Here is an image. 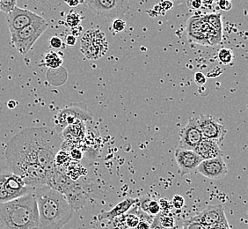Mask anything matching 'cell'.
<instances>
[{"label": "cell", "mask_w": 248, "mask_h": 229, "mask_svg": "<svg viewBox=\"0 0 248 229\" xmlns=\"http://www.w3.org/2000/svg\"><path fill=\"white\" fill-rule=\"evenodd\" d=\"M48 26V22L42 18L24 29L11 33V41L16 50L21 55H26L45 32Z\"/></svg>", "instance_id": "obj_4"}, {"label": "cell", "mask_w": 248, "mask_h": 229, "mask_svg": "<svg viewBox=\"0 0 248 229\" xmlns=\"http://www.w3.org/2000/svg\"><path fill=\"white\" fill-rule=\"evenodd\" d=\"M196 118L202 138L213 140L217 144L224 140L227 129L216 117L209 114H201Z\"/></svg>", "instance_id": "obj_10"}, {"label": "cell", "mask_w": 248, "mask_h": 229, "mask_svg": "<svg viewBox=\"0 0 248 229\" xmlns=\"http://www.w3.org/2000/svg\"><path fill=\"white\" fill-rule=\"evenodd\" d=\"M69 155H70V157H71L72 160H74V161H76V162L80 161L82 158H83V153H82L81 151H80L79 149H78V148L72 149V151L69 153Z\"/></svg>", "instance_id": "obj_35"}, {"label": "cell", "mask_w": 248, "mask_h": 229, "mask_svg": "<svg viewBox=\"0 0 248 229\" xmlns=\"http://www.w3.org/2000/svg\"><path fill=\"white\" fill-rule=\"evenodd\" d=\"M80 4L86 5L95 14L109 19H120L129 9L126 0H86Z\"/></svg>", "instance_id": "obj_6"}, {"label": "cell", "mask_w": 248, "mask_h": 229, "mask_svg": "<svg viewBox=\"0 0 248 229\" xmlns=\"http://www.w3.org/2000/svg\"><path fill=\"white\" fill-rule=\"evenodd\" d=\"M195 82H196V85L203 86V85H205L206 82H207V78L203 73L196 72V75H195Z\"/></svg>", "instance_id": "obj_36"}, {"label": "cell", "mask_w": 248, "mask_h": 229, "mask_svg": "<svg viewBox=\"0 0 248 229\" xmlns=\"http://www.w3.org/2000/svg\"><path fill=\"white\" fill-rule=\"evenodd\" d=\"M62 134L48 127H29L13 137L5 150L6 167L19 176L34 164L52 174L55 158L61 150Z\"/></svg>", "instance_id": "obj_1"}, {"label": "cell", "mask_w": 248, "mask_h": 229, "mask_svg": "<svg viewBox=\"0 0 248 229\" xmlns=\"http://www.w3.org/2000/svg\"><path fill=\"white\" fill-rule=\"evenodd\" d=\"M66 168L65 174L73 181H77L81 176L82 172L85 171V168L78 163H70Z\"/></svg>", "instance_id": "obj_23"}, {"label": "cell", "mask_w": 248, "mask_h": 229, "mask_svg": "<svg viewBox=\"0 0 248 229\" xmlns=\"http://www.w3.org/2000/svg\"><path fill=\"white\" fill-rule=\"evenodd\" d=\"M80 16L78 15L75 12H71L67 15L65 18V22L66 24L72 28V29H75L77 27H78V25L80 24Z\"/></svg>", "instance_id": "obj_27"}, {"label": "cell", "mask_w": 248, "mask_h": 229, "mask_svg": "<svg viewBox=\"0 0 248 229\" xmlns=\"http://www.w3.org/2000/svg\"><path fill=\"white\" fill-rule=\"evenodd\" d=\"M43 17L28 9L16 6L15 9L6 15V23L11 33L19 31Z\"/></svg>", "instance_id": "obj_11"}, {"label": "cell", "mask_w": 248, "mask_h": 229, "mask_svg": "<svg viewBox=\"0 0 248 229\" xmlns=\"http://www.w3.org/2000/svg\"><path fill=\"white\" fill-rule=\"evenodd\" d=\"M159 206H160V210H162L164 213H168V211L171 208V203L168 202L166 198H162L158 202Z\"/></svg>", "instance_id": "obj_38"}, {"label": "cell", "mask_w": 248, "mask_h": 229, "mask_svg": "<svg viewBox=\"0 0 248 229\" xmlns=\"http://www.w3.org/2000/svg\"><path fill=\"white\" fill-rule=\"evenodd\" d=\"M108 48L105 33L99 29H90L84 33L81 39V50L88 59H100L105 55Z\"/></svg>", "instance_id": "obj_7"}, {"label": "cell", "mask_w": 248, "mask_h": 229, "mask_svg": "<svg viewBox=\"0 0 248 229\" xmlns=\"http://www.w3.org/2000/svg\"><path fill=\"white\" fill-rule=\"evenodd\" d=\"M138 203H139V198H132V197L126 198L124 201L118 203L113 209H111L110 211L101 212L98 215V220L113 221L116 218L126 214L127 212L130 210L131 207L133 205H137Z\"/></svg>", "instance_id": "obj_16"}, {"label": "cell", "mask_w": 248, "mask_h": 229, "mask_svg": "<svg viewBox=\"0 0 248 229\" xmlns=\"http://www.w3.org/2000/svg\"><path fill=\"white\" fill-rule=\"evenodd\" d=\"M123 217H124V223L128 229H136L140 221V219L136 213H127V214H124Z\"/></svg>", "instance_id": "obj_26"}, {"label": "cell", "mask_w": 248, "mask_h": 229, "mask_svg": "<svg viewBox=\"0 0 248 229\" xmlns=\"http://www.w3.org/2000/svg\"><path fill=\"white\" fill-rule=\"evenodd\" d=\"M10 170L6 168H0V205L5 204L11 200L10 196L7 194V191L5 189V182H6V178L9 174Z\"/></svg>", "instance_id": "obj_19"}, {"label": "cell", "mask_w": 248, "mask_h": 229, "mask_svg": "<svg viewBox=\"0 0 248 229\" xmlns=\"http://www.w3.org/2000/svg\"><path fill=\"white\" fill-rule=\"evenodd\" d=\"M205 21L209 24L210 28L214 30V32L222 35L223 31V25L221 20V15L219 14H210V15H203Z\"/></svg>", "instance_id": "obj_20"}, {"label": "cell", "mask_w": 248, "mask_h": 229, "mask_svg": "<svg viewBox=\"0 0 248 229\" xmlns=\"http://www.w3.org/2000/svg\"><path fill=\"white\" fill-rule=\"evenodd\" d=\"M194 151L202 158V161L223 156V152L218 144L205 138L202 139Z\"/></svg>", "instance_id": "obj_17"}, {"label": "cell", "mask_w": 248, "mask_h": 229, "mask_svg": "<svg viewBox=\"0 0 248 229\" xmlns=\"http://www.w3.org/2000/svg\"><path fill=\"white\" fill-rule=\"evenodd\" d=\"M151 201H152V197L148 194L140 196L139 198V203H138V205L140 207V210L148 214L149 205H150Z\"/></svg>", "instance_id": "obj_28"}, {"label": "cell", "mask_w": 248, "mask_h": 229, "mask_svg": "<svg viewBox=\"0 0 248 229\" xmlns=\"http://www.w3.org/2000/svg\"><path fill=\"white\" fill-rule=\"evenodd\" d=\"M217 4H218L220 9L223 10V11H230L232 7V2L228 0H222V1H219Z\"/></svg>", "instance_id": "obj_39"}, {"label": "cell", "mask_w": 248, "mask_h": 229, "mask_svg": "<svg viewBox=\"0 0 248 229\" xmlns=\"http://www.w3.org/2000/svg\"><path fill=\"white\" fill-rule=\"evenodd\" d=\"M71 160L72 159L70 157L69 153H67L64 150L61 149L58 152V154L56 155V158H55V165H56L57 167L62 168V167H64L65 166L67 167L71 163H70Z\"/></svg>", "instance_id": "obj_24"}, {"label": "cell", "mask_w": 248, "mask_h": 229, "mask_svg": "<svg viewBox=\"0 0 248 229\" xmlns=\"http://www.w3.org/2000/svg\"></svg>", "instance_id": "obj_46"}, {"label": "cell", "mask_w": 248, "mask_h": 229, "mask_svg": "<svg viewBox=\"0 0 248 229\" xmlns=\"http://www.w3.org/2000/svg\"><path fill=\"white\" fill-rule=\"evenodd\" d=\"M65 4L69 5L70 7H76L80 4L79 1H65Z\"/></svg>", "instance_id": "obj_44"}, {"label": "cell", "mask_w": 248, "mask_h": 229, "mask_svg": "<svg viewBox=\"0 0 248 229\" xmlns=\"http://www.w3.org/2000/svg\"></svg>", "instance_id": "obj_47"}, {"label": "cell", "mask_w": 248, "mask_h": 229, "mask_svg": "<svg viewBox=\"0 0 248 229\" xmlns=\"http://www.w3.org/2000/svg\"><path fill=\"white\" fill-rule=\"evenodd\" d=\"M202 139V135L197 123V118H190L181 131L179 147L194 151Z\"/></svg>", "instance_id": "obj_13"}, {"label": "cell", "mask_w": 248, "mask_h": 229, "mask_svg": "<svg viewBox=\"0 0 248 229\" xmlns=\"http://www.w3.org/2000/svg\"><path fill=\"white\" fill-rule=\"evenodd\" d=\"M62 58L55 51L48 52L44 56V65L51 69H58L62 65Z\"/></svg>", "instance_id": "obj_22"}, {"label": "cell", "mask_w": 248, "mask_h": 229, "mask_svg": "<svg viewBox=\"0 0 248 229\" xmlns=\"http://www.w3.org/2000/svg\"><path fill=\"white\" fill-rule=\"evenodd\" d=\"M182 229H206L202 225L197 222L196 220H194L193 218H190L188 220H186L184 224H183V228Z\"/></svg>", "instance_id": "obj_30"}, {"label": "cell", "mask_w": 248, "mask_h": 229, "mask_svg": "<svg viewBox=\"0 0 248 229\" xmlns=\"http://www.w3.org/2000/svg\"><path fill=\"white\" fill-rule=\"evenodd\" d=\"M61 194L64 196L73 211L81 209L87 199L86 190L77 181H72Z\"/></svg>", "instance_id": "obj_15"}, {"label": "cell", "mask_w": 248, "mask_h": 229, "mask_svg": "<svg viewBox=\"0 0 248 229\" xmlns=\"http://www.w3.org/2000/svg\"><path fill=\"white\" fill-rule=\"evenodd\" d=\"M0 224L4 229H40L33 193L0 205Z\"/></svg>", "instance_id": "obj_3"}, {"label": "cell", "mask_w": 248, "mask_h": 229, "mask_svg": "<svg viewBox=\"0 0 248 229\" xmlns=\"http://www.w3.org/2000/svg\"><path fill=\"white\" fill-rule=\"evenodd\" d=\"M186 5L190 9L196 10L200 9L202 7V1H198V0H193V1H186Z\"/></svg>", "instance_id": "obj_37"}, {"label": "cell", "mask_w": 248, "mask_h": 229, "mask_svg": "<svg viewBox=\"0 0 248 229\" xmlns=\"http://www.w3.org/2000/svg\"><path fill=\"white\" fill-rule=\"evenodd\" d=\"M206 229H231L223 205H212L192 217Z\"/></svg>", "instance_id": "obj_9"}, {"label": "cell", "mask_w": 248, "mask_h": 229, "mask_svg": "<svg viewBox=\"0 0 248 229\" xmlns=\"http://www.w3.org/2000/svg\"><path fill=\"white\" fill-rule=\"evenodd\" d=\"M172 206L177 209V210H180L184 207L185 205V199L183 196L181 195H175V196L172 197Z\"/></svg>", "instance_id": "obj_33"}, {"label": "cell", "mask_w": 248, "mask_h": 229, "mask_svg": "<svg viewBox=\"0 0 248 229\" xmlns=\"http://www.w3.org/2000/svg\"><path fill=\"white\" fill-rule=\"evenodd\" d=\"M17 6V2L14 1H0V11L8 15Z\"/></svg>", "instance_id": "obj_29"}, {"label": "cell", "mask_w": 248, "mask_h": 229, "mask_svg": "<svg viewBox=\"0 0 248 229\" xmlns=\"http://www.w3.org/2000/svg\"><path fill=\"white\" fill-rule=\"evenodd\" d=\"M93 115L86 110V107L78 103H73L62 109L55 118L56 130L58 132H62L69 125L78 124L80 122L93 120Z\"/></svg>", "instance_id": "obj_8"}, {"label": "cell", "mask_w": 248, "mask_h": 229, "mask_svg": "<svg viewBox=\"0 0 248 229\" xmlns=\"http://www.w3.org/2000/svg\"><path fill=\"white\" fill-rule=\"evenodd\" d=\"M152 229H162V228H160L159 226H157V225L155 224V223H153L152 225Z\"/></svg>", "instance_id": "obj_45"}, {"label": "cell", "mask_w": 248, "mask_h": 229, "mask_svg": "<svg viewBox=\"0 0 248 229\" xmlns=\"http://www.w3.org/2000/svg\"><path fill=\"white\" fill-rule=\"evenodd\" d=\"M76 36H74L72 33H70V34L67 35L66 38H65V44H66V45L72 47V46H75V45H76Z\"/></svg>", "instance_id": "obj_40"}, {"label": "cell", "mask_w": 248, "mask_h": 229, "mask_svg": "<svg viewBox=\"0 0 248 229\" xmlns=\"http://www.w3.org/2000/svg\"><path fill=\"white\" fill-rule=\"evenodd\" d=\"M160 206H159V204H158V202L157 200H153L151 201V203H150V205H149L148 208V214L151 215V216H157V215L160 213Z\"/></svg>", "instance_id": "obj_31"}, {"label": "cell", "mask_w": 248, "mask_h": 229, "mask_svg": "<svg viewBox=\"0 0 248 229\" xmlns=\"http://www.w3.org/2000/svg\"><path fill=\"white\" fill-rule=\"evenodd\" d=\"M186 34L191 42L202 45H217L221 42L222 35L214 32L205 21L203 15L194 16L187 20Z\"/></svg>", "instance_id": "obj_5"}, {"label": "cell", "mask_w": 248, "mask_h": 229, "mask_svg": "<svg viewBox=\"0 0 248 229\" xmlns=\"http://www.w3.org/2000/svg\"><path fill=\"white\" fill-rule=\"evenodd\" d=\"M85 133H86V129H85L84 122L69 125L62 131L63 137L68 140H70L71 142L78 141V140L83 139L84 136H85Z\"/></svg>", "instance_id": "obj_18"}, {"label": "cell", "mask_w": 248, "mask_h": 229, "mask_svg": "<svg viewBox=\"0 0 248 229\" xmlns=\"http://www.w3.org/2000/svg\"><path fill=\"white\" fill-rule=\"evenodd\" d=\"M153 223L159 226L160 228L165 229H171L174 227L175 220L172 215L164 214V213H159L154 218Z\"/></svg>", "instance_id": "obj_21"}, {"label": "cell", "mask_w": 248, "mask_h": 229, "mask_svg": "<svg viewBox=\"0 0 248 229\" xmlns=\"http://www.w3.org/2000/svg\"><path fill=\"white\" fill-rule=\"evenodd\" d=\"M174 157L178 165V173L181 177H184L185 175L194 171L202 162V158L195 151L183 148H177Z\"/></svg>", "instance_id": "obj_12"}, {"label": "cell", "mask_w": 248, "mask_h": 229, "mask_svg": "<svg viewBox=\"0 0 248 229\" xmlns=\"http://www.w3.org/2000/svg\"><path fill=\"white\" fill-rule=\"evenodd\" d=\"M135 229H152V224L146 220H140L139 225Z\"/></svg>", "instance_id": "obj_41"}, {"label": "cell", "mask_w": 248, "mask_h": 229, "mask_svg": "<svg viewBox=\"0 0 248 229\" xmlns=\"http://www.w3.org/2000/svg\"><path fill=\"white\" fill-rule=\"evenodd\" d=\"M125 28H126V22L124 21V19H121V18L114 19V21L112 23V29L116 33L123 32Z\"/></svg>", "instance_id": "obj_32"}, {"label": "cell", "mask_w": 248, "mask_h": 229, "mask_svg": "<svg viewBox=\"0 0 248 229\" xmlns=\"http://www.w3.org/2000/svg\"><path fill=\"white\" fill-rule=\"evenodd\" d=\"M196 169L202 176L214 180L224 178L228 173V168L224 163L223 156L204 160L198 165Z\"/></svg>", "instance_id": "obj_14"}, {"label": "cell", "mask_w": 248, "mask_h": 229, "mask_svg": "<svg viewBox=\"0 0 248 229\" xmlns=\"http://www.w3.org/2000/svg\"><path fill=\"white\" fill-rule=\"evenodd\" d=\"M40 229H61L72 220L73 212L64 196L48 185L34 188Z\"/></svg>", "instance_id": "obj_2"}, {"label": "cell", "mask_w": 248, "mask_h": 229, "mask_svg": "<svg viewBox=\"0 0 248 229\" xmlns=\"http://www.w3.org/2000/svg\"><path fill=\"white\" fill-rule=\"evenodd\" d=\"M17 101H15L14 100H10L8 102H7V106H8V108H9L10 110H14L15 109L16 107H17Z\"/></svg>", "instance_id": "obj_43"}, {"label": "cell", "mask_w": 248, "mask_h": 229, "mask_svg": "<svg viewBox=\"0 0 248 229\" xmlns=\"http://www.w3.org/2000/svg\"></svg>", "instance_id": "obj_48"}, {"label": "cell", "mask_w": 248, "mask_h": 229, "mask_svg": "<svg viewBox=\"0 0 248 229\" xmlns=\"http://www.w3.org/2000/svg\"><path fill=\"white\" fill-rule=\"evenodd\" d=\"M158 5L160 6L161 9L164 10L165 13H166V11H168V10L172 9V2H169V1L161 2V3L158 4Z\"/></svg>", "instance_id": "obj_42"}, {"label": "cell", "mask_w": 248, "mask_h": 229, "mask_svg": "<svg viewBox=\"0 0 248 229\" xmlns=\"http://www.w3.org/2000/svg\"><path fill=\"white\" fill-rule=\"evenodd\" d=\"M218 60L222 65H229L233 60V53L231 49L223 48L217 53Z\"/></svg>", "instance_id": "obj_25"}, {"label": "cell", "mask_w": 248, "mask_h": 229, "mask_svg": "<svg viewBox=\"0 0 248 229\" xmlns=\"http://www.w3.org/2000/svg\"><path fill=\"white\" fill-rule=\"evenodd\" d=\"M49 46L54 49H61L63 47L62 39L57 35H54L49 39Z\"/></svg>", "instance_id": "obj_34"}]
</instances>
